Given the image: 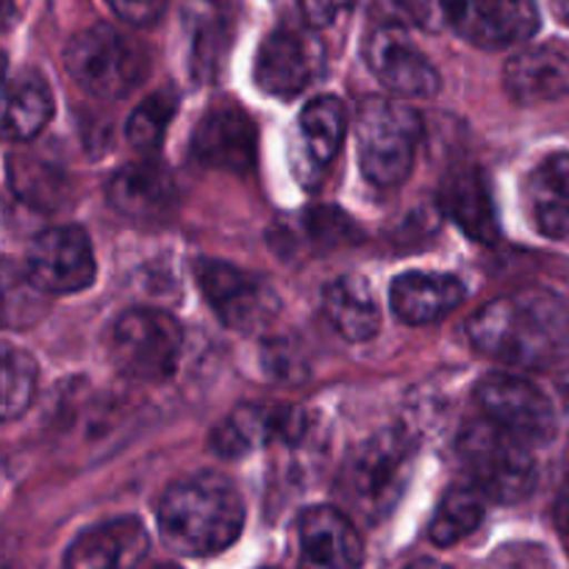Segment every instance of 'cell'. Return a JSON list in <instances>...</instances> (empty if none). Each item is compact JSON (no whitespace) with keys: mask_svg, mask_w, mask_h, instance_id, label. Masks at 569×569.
<instances>
[{"mask_svg":"<svg viewBox=\"0 0 569 569\" xmlns=\"http://www.w3.org/2000/svg\"><path fill=\"white\" fill-rule=\"evenodd\" d=\"M553 9L561 20L569 22V0H553Z\"/></svg>","mask_w":569,"mask_h":569,"instance_id":"35","label":"cell"},{"mask_svg":"<svg viewBox=\"0 0 569 569\" xmlns=\"http://www.w3.org/2000/svg\"><path fill=\"white\" fill-rule=\"evenodd\" d=\"M533 226L548 239L569 237V153H553L531 172L526 187Z\"/></svg>","mask_w":569,"mask_h":569,"instance_id":"26","label":"cell"},{"mask_svg":"<svg viewBox=\"0 0 569 569\" xmlns=\"http://www.w3.org/2000/svg\"><path fill=\"white\" fill-rule=\"evenodd\" d=\"M467 333L500 365L548 370L569 353V300L545 287L520 289L478 309Z\"/></svg>","mask_w":569,"mask_h":569,"instance_id":"1","label":"cell"},{"mask_svg":"<svg viewBox=\"0 0 569 569\" xmlns=\"http://www.w3.org/2000/svg\"><path fill=\"white\" fill-rule=\"evenodd\" d=\"M311 420L303 409L295 406L256 403L233 411L214 431L211 448L222 459H242L259 448L281 445V448H300L309 439Z\"/></svg>","mask_w":569,"mask_h":569,"instance_id":"11","label":"cell"},{"mask_svg":"<svg viewBox=\"0 0 569 569\" xmlns=\"http://www.w3.org/2000/svg\"><path fill=\"white\" fill-rule=\"evenodd\" d=\"M26 272L44 295H72L94 281L92 242L78 226H56L28 244Z\"/></svg>","mask_w":569,"mask_h":569,"instance_id":"12","label":"cell"},{"mask_svg":"<svg viewBox=\"0 0 569 569\" xmlns=\"http://www.w3.org/2000/svg\"><path fill=\"white\" fill-rule=\"evenodd\" d=\"M37 361L14 348L3 350V417L14 420L31 406L37 392Z\"/></svg>","mask_w":569,"mask_h":569,"instance_id":"30","label":"cell"},{"mask_svg":"<svg viewBox=\"0 0 569 569\" xmlns=\"http://www.w3.org/2000/svg\"><path fill=\"white\" fill-rule=\"evenodd\" d=\"M365 61L372 76L400 98L426 100L442 87L437 67L411 42L406 26L378 22L365 37Z\"/></svg>","mask_w":569,"mask_h":569,"instance_id":"10","label":"cell"},{"mask_svg":"<svg viewBox=\"0 0 569 569\" xmlns=\"http://www.w3.org/2000/svg\"><path fill=\"white\" fill-rule=\"evenodd\" d=\"M356 6V0H300V14L311 28H328Z\"/></svg>","mask_w":569,"mask_h":569,"instance_id":"33","label":"cell"},{"mask_svg":"<svg viewBox=\"0 0 569 569\" xmlns=\"http://www.w3.org/2000/svg\"><path fill=\"white\" fill-rule=\"evenodd\" d=\"M167 3H170V0H109L111 11H114L122 22L137 28L153 26V22L164 14Z\"/></svg>","mask_w":569,"mask_h":569,"instance_id":"32","label":"cell"},{"mask_svg":"<svg viewBox=\"0 0 569 569\" xmlns=\"http://www.w3.org/2000/svg\"><path fill=\"white\" fill-rule=\"evenodd\" d=\"M556 520H559L561 539H565V545H567V550H569V478H567V483H565V492H561L559 509H556Z\"/></svg>","mask_w":569,"mask_h":569,"instance_id":"34","label":"cell"},{"mask_svg":"<svg viewBox=\"0 0 569 569\" xmlns=\"http://www.w3.org/2000/svg\"><path fill=\"white\" fill-rule=\"evenodd\" d=\"M53 117V92L37 72H20L6 83L3 133L11 142H26L42 133Z\"/></svg>","mask_w":569,"mask_h":569,"instance_id":"27","label":"cell"},{"mask_svg":"<svg viewBox=\"0 0 569 569\" xmlns=\"http://www.w3.org/2000/svg\"><path fill=\"white\" fill-rule=\"evenodd\" d=\"M483 500H487V495L476 483L450 487L442 503H439L437 515H433L431 528H428L431 542L439 545V548H450V545L461 542L472 531H478V526L483 520V511H487Z\"/></svg>","mask_w":569,"mask_h":569,"instance_id":"28","label":"cell"},{"mask_svg":"<svg viewBox=\"0 0 569 569\" xmlns=\"http://www.w3.org/2000/svg\"><path fill=\"white\" fill-rule=\"evenodd\" d=\"M476 400L483 415L531 445H545L556 433V411L548 395L531 381L495 372L478 381Z\"/></svg>","mask_w":569,"mask_h":569,"instance_id":"13","label":"cell"},{"mask_svg":"<svg viewBox=\"0 0 569 569\" xmlns=\"http://www.w3.org/2000/svg\"><path fill=\"white\" fill-rule=\"evenodd\" d=\"M322 311L333 331L348 342H370L381 328V309L361 276H342L322 292Z\"/></svg>","mask_w":569,"mask_h":569,"instance_id":"25","label":"cell"},{"mask_svg":"<svg viewBox=\"0 0 569 569\" xmlns=\"http://www.w3.org/2000/svg\"><path fill=\"white\" fill-rule=\"evenodd\" d=\"M259 133L248 111L231 100L214 103L192 131L189 153L209 170L248 172L256 164Z\"/></svg>","mask_w":569,"mask_h":569,"instance_id":"15","label":"cell"},{"mask_svg":"<svg viewBox=\"0 0 569 569\" xmlns=\"http://www.w3.org/2000/svg\"><path fill=\"white\" fill-rule=\"evenodd\" d=\"M353 242H359V228L342 211L328 209V206L300 211V217L283 220L281 228L272 231V244L283 256H320Z\"/></svg>","mask_w":569,"mask_h":569,"instance_id":"24","label":"cell"},{"mask_svg":"<svg viewBox=\"0 0 569 569\" xmlns=\"http://www.w3.org/2000/svg\"><path fill=\"white\" fill-rule=\"evenodd\" d=\"M322 70L326 48L320 37L298 26L276 28L256 53V81L272 98H298L322 76Z\"/></svg>","mask_w":569,"mask_h":569,"instance_id":"9","label":"cell"},{"mask_svg":"<svg viewBox=\"0 0 569 569\" xmlns=\"http://www.w3.org/2000/svg\"><path fill=\"white\" fill-rule=\"evenodd\" d=\"M194 276H198L200 292L209 300L214 315L233 331H259V328L270 326L281 309L276 289L264 278L250 276L226 261L200 259L194 264Z\"/></svg>","mask_w":569,"mask_h":569,"instance_id":"8","label":"cell"},{"mask_svg":"<svg viewBox=\"0 0 569 569\" xmlns=\"http://www.w3.org/2000/svg\"><path fill=\"white\" fill-rule=\"evenodd\" d=\"M459 456L470 481L495 503H520L537 489L539 470L531 442L489 417L470 420L461 428Z\"/></svg>","mask_w":569,"mask_h":569,"instance_id":"4","label":"cell"},{"mask_svg":"<svg viewBox=\"0 0 569 569\" xmlns=\"http://www.w3.org/2000/svg\"><path fill=\"white\" fill-rule=\"evenodd\" d=\"M415 448L400 431H381L361 442L339 472V498L348 515L376 526L400 503L411 478Z\"/></svg>","mask_w":569,"mask_h":569,"instance_id":"3","label":"cell"},{"mask_svg":"<svg viewBox=\"0 0 569 569\" xmlns=\"http://www.w3.org/2000/svg\"><path fill=\"white\" fill-rule=\"evenodd\" d=\"M148 548L150 537L142 522L137 517H120L83 531L67 550L64 565L72 569L133 567L148 556Z\"/></svg>","mask_w":569,"mask_h":569,"instance_id":"18","label":"cell"},{"mask_svg":"<svg viewBox=\"0 0 569 569\" xmlns=\"http://www.w3.org/2000/svg\"><path fill=\"white\" fill-rule=\"evenodd\" d=\"M442 206L450 220L476 242H498L500 222L492 187L481 167H459L442 181Z\"/></svg>","mask_w":569,"mask_h":569,"instance_id":"20","label":"cell"},{"mask_svg":"<svg viewBox=\"0 0 569 569\" xmlns=\"http://www.w3.org/2000/svg\"><path fill=\"white\" fill-rule=\"evenodd\" d=\"M64 70L92 98L122 100L148 76V53L111 26H94L67 44Z\"/></svg>","mask_w":569,"mask_h":569,"instance_id":"6","label":"cell"},{"mask_svg":"<svg viewBox=\"0 0 569 569\" xmlns=\"http://www.w3.org/2000/svg\"><path fill=\"white\" fill-rule=\"evenodd\" d=\"M303 565L350 569L365 561V545L353 520L333 506H317L300 517L298 528Z\"/></svg>","mask_w":569,"mask_h":569,"instance_id":"17","label":"cell"},{"mask_svg":"<svg viewBox=\"0 0 569 569\" xmlns=\"http://www.w3.org/2000/svg\"><path fill=\"white\" fill-rule=\"evenodd\" d=\"M378 22L395 26H422L428 20V0H370Z\"/></svg>","mask_w":569,"mask_h":569,"instance_id":"31","label":"cell"},{"mask_svg":"<svg viewBox=\"0 0 569 569\" xmlns=\"http://www.w3.org/2000/svg\"><path fill=\"white\" fill-rule=\"evenodd\" d=\"M442 6L453 31L478 48L520 44L539 28L533 0H442Z\"/></svg>","mask_w":569,"mask_h":569,"instance_id":"14","label":"cell"},{"mask_svg":"<svg viewBox=\"0 0 569 569\" xmlns=\"http://www.w3.org/2000/svg\"><path fill=\"white\" fill-rule=\"evenodd\" d=\"M181 348L183 331L167 311L131 309L111 328V361L133 381H167L178 370Z\"/></svg>","mask_w":569,"mask_h":569,"instance_id":"7","label":"cell"},{"mask_svg":"<svg viewBox=\"0 0 569 569\" xmlns=\"http://www.w3.org/2000/svg\"><path fill=\"white\" fill-rule=\"evenodd\" d=\"M422 120L409 103L370 98L356 111V144L367 181L378 189H395L411 176Z\"/></svg>","mask_w":569,"mask_h":569,"instance_id":"5","label":"cell"},{"mask_svg":"<svg viewBox=\"0 0 569 569\" xmlns=\"http://www.w3.org/2000/svg\"><path fill=\"white\" fill-rule=\"evenodd\" d=\"M467 298L461 278L445 272H403L392 281L389 300L395 315L409 326H431L459 309Z\"/></svg>","mask_w":569,"mask_h":569,"instance_id":"19","label":"cell"},{"mask_svg":"<svg viewBox=\"0 0 569 569\" xmlns=\"http://www.w3.org/2000/svg\"><path fill=\"white\" fill-rule=\"evenodd\" d=\"M348 133V111L333 94H320L303 106L298 117V167L309 172L311 181L326 172L337 159Z\"/></svg>","mask_w":569,"mask_h":569,"instance_id":"21","label":"cell"},{"mask_svg":"<svg viewBox=\"0 0 569 569\" xmlns=\"http://www.w3.org/2000/svg\"><path fill=\"white\" fill-rule=\"evenodd\" d=\"M178 187L170 170L156 161L128 164L111 178L109 200L120 214L133 220H156L176 206Z\"/></svg>","mask_w":569,"mask_h":569,"instance_id":"22","label":"cell"},{"mask_svg":"<svg viewBox=\"0 0 569 569\" xmlns=\"http://www.w3.org/2000/svg\"><path fill=\"white\" fill-rule=\"evenodd\" d=\"M244 503L237 487L217 472L183 478L159 500V533L181 556H214L239 539Z\"/></svg>","mask_w":569,"mask_h":569,"instance_id":"2","label":"cell"},{"mask_svg":"<svg viewBox=\"0 0 569 569\" xmlns=\"http://www.w3.org/2000/svg\"><path fill=\"white\" fill-rule=\"evenodd\" d=\"M506 89L517 103H556L569 98V59L559 50H522L506 64Z\"/></svg>","mask_w":569,"mask_h":569,"instance_id":"23","label":"cell"},{"mask_svg":"<svg viewBox=\"0 0 569 569\" xmlns=\"http://www.w3.org/2000/svg\"><path fill=\"white\" fill-rule=\"evenodd\" d=\"M178 98L170 89H161V92L144 98L137 109L131 111L126 122V139L137 150H153L159 148L161 139H164L167 128H170L172 117H176Z\"/></svg>","mask_w":569,"mask_h":569,"instance_id":"29","label":"cell"},{"mask_svg":"<svg viewBox=\"0 0 569 569\" xmlns=\"http://www.w3.org/2000/svg\"><path fill=\"white\" fill-rule=\"evenodd\" d=\"M181 14L189 37L194 78L211 81L220 72L233 37H237L242 0H183Z\"/></svg>","mask_w":569,"mask_h":569,"instance_id":"16","label":"cell"}]
</instances>
